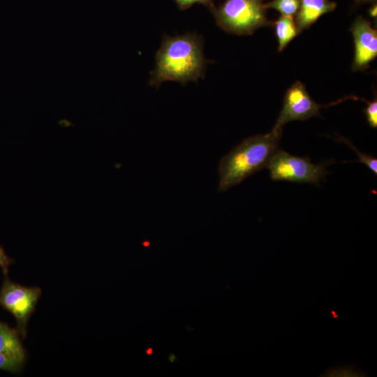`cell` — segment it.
Masks as SVG:
<instances>
[{"label": "cell", "instance_id": "obj_12", "mask_svg": "<svg viewBox=\"0 0 377 377\" xmlns=\"http://www.w3.org/2000/svg\"><path fill=\"white\" fill-rule=\"evenodd\" d=\"M24 363L12 358L9 356L0 353V369L10 373H19Z\"/></svg>", "mask_w": 377, "mask_h": 377}, {"label": "cell", "instance_id": "obj_16", "mask_svg": "<svg viewBox=\"0 0 377 377\" xmlns=\"http://www.w3.org/2000/svg\"><path fill=\"white\" fill-rule=\"evenodd\" d=\"M327 375L330 376H357L359 373L353 369L341 368L340 369H334L328 371Z\"/></svg>", "mask_w": 377, "mask_h": 377}, {"label": "cell", "instance_id": "obj_17", "mask_svg": "<svg viewBox=\"0 0 377 377\" xmlns=\"http://www.w3.org/2000/svg\"><path fill=\"white\" fill-rule=\"evenodd\" d=\"M13 262V260L6 255L4 249L0 246V267L5 274L8 272V267Z\"/></svg>", "mask_w": 377, "mask_h": 377}, {"label": "cell", "instance_id": "obj_14", "mask_svg": "<svg viewBox=\"0 0 377 377\" xmlns=\"http://www.w3.org/2000/svg\"><path fill=\"white\" fill-rule=\"evenodd\" d=\"M367 105L364 112L365 113L367 121L371 128H376L377 127V99L375 97L371 101H367Z\"/></svg>", "mask_w": 377, "mask_h": 377}, {"label": "cell", "instance_id": "obj_1", "mask_svg": "<svg viewBox=\"0 0 377 377\" xmlns=\"http://www.w3.org/2000/svg\"><path fill=\"white\" fill-rule=\"evenodd\" d=\"M207 61L203 40L195 33L163 37L156 54V64L149 80L158 87L166 81L186 84L203 77Z\"/></svg>", "mask_w": 377, "mask_h": 377}, {"label": "cell", "instance_id": "obj_9", "mask_svg": "<svg viewBox=\"0 0 377 377\" xmlns=\"http://www.w3.org/2000/svg\"><path fill=\"white\" fill-rule=\"evenodd\" d=\"M18 331L0 321V353L24 363L26 351Z\"/></svg>", "mask_w": 377, "mask_h": 377}, {"label": "cell", "instance_id": "obj_10", "mask_svg": "<svg viewBox=\"0 0 377 377\" xmlns=\"http://www.w3.org/2000/svg\"><path fill=\"white\" fill-rule=\"evenodd\" d=\"M275 34L278 40L279 51L281 52L299 34L294 17L281 15L274 22Z\"/></svg>", "mask_w": 377, "mask_h": 377}, {"label": "cell", "instance_id": "obj_6", "mask_svg": "<svg viewBox=\"0 0 377 377\" xmlns=\"http://www.w3.org/2000/svg\"><path fill=\"white\" fill-rule=\"evenodd\" d=\"M323 106L314 101L305 86L297 81L286 91L282 109L274 126L282 128L289 121L320 116V109Z\"/></svg>", "mask_w": 377, "mask_h": 377}, {"label": "cell", "instance_id": "obj_20", "mask_svg": "<svg viewBox=\"0 0 377 377\" xmlns=\"http://www.w3.org/2000/svg\"><path fill=\"white\" fill-rule=\"evenodd\" d=\"M145 353L147 354V355H151V353H152V348H148L145 350Z\"/></svg>", "mask_w": 377, "mask_h": 377}, {"label": "cell", "instance_id": "obj_13", "mask_svg": "<svg viewBox=\"0 0 377 377\" xmlns=\"http://www.w3.org/2000/svg\"><path fill=\"white\" fill-rule=\"evenodd\" d=\"M340 140H343V142L348 145L351 148L354 149V151L356 152L357 156H359V159L357 161L361 162L367 165V167L374 173L376 175L377 174V159L374 158L372 156L363 154L360 152V151L355 148L350 142L346 140V139L343 138H340Z\"/></svg>", "mask_w": 377, "mask_h": 377}, {"label": "cell", "instance_id": "obj_15", "mask_svg": "<svg viewBox=\"0 0 377 377\" xmlns=\"http://www.w3.org/2000/svg\"><path fill=\"white\" fill-rule=\"evenodd\" d=\"M178 7L182 10H185L195 3H202L208 7L212 12L215 7L212 0H175Z\"/></svg>", "mask_w": 377, "mask_h": 377}, {"label": "cell", "instance_id": "obj_3", "mask_svg": "<svg viewBox=\"0 0 377 377\" xmlns=\"http://www.w3.org/2000/svg\"><path fill=\"white\" fill-rule=\"evenodd\" d=\"M265 0H224L212 11L216 22L224 31L237 35H250L256 29L270 26Z\"/></svg>", "mask_w": 377, "mask_h": 377}, {"label": "cell", "instance_id": "obj_11", "mask_svg": "<svg viewBox=\"0 0 377 377\" xmlns=\"http://www.w3.org/2000/svg\"><path fill=\"white\" fill-rule=\"evenodd\" d=\"M300 0H272L265 3L267 9L272 8L281 15L295 17L300 8Z\"/></svg>", "mask_w": 377, "mask_h": 377}, {"label": "cell", "instance_id": "obj_19", "mask_svg": "<svg viewBox=\"0 0 377 377\" xmlns=\"http://www.w3.org/2000/svg\"><path fill=\"white\" fill-rule=\"evenodd\" d=\"M356 3L360 4L369 3H376V0H355Z\"/></svg>", "mask_w": 377, "mask_h": 377}, {"label": "cell", "instance_id": "obj_4", "mask_svg": "<svg viewBox=\"0 0 377 377\" xmlns=\"http://www.w3.org/2000/svg\"><path fill=\"white\" fill-rule=\"evenodd\" d=\"M267 168L272 180L309 183L316 186L328 174L325 163L315 164L309 157L294 156L280 149L273 156Z\"/></svg>", "mask_w": 377, "mask_h": 377}, {"label": "cell", "instance_id": "obj_7", "mask_svg": "<svg viewBox=\"0 0 377 377\" xmlns=\"http://www.w3.org/2000/svg\"><path fill=\"white\" fill-rule=\"evenodd\" d=\"M355 43L353 71H364L377 55V31L366 18L357 17L350 28Z\"/></svg>", "mask_w": 377, "mask_h": 377}, {"label": "cell", "instance_id": "obj_8", "mask_svg": "<svg viewBox=\"0 0 377 377\" xmlns=\"http://www.w3.org/2000/svg\"><path fill=\"white\" fill-rule=\"evenodd\" d=\"M300 8L295 15L299 33L309 28L323 15L333 11L337 3L330 0H300Z\"/></svg>", "mask_w": 377, "mask_h": 377}, {"label": "cell", "instance_id": "obj_18", "mask_svg": "<svg viewBox=\"0 0 377 377\" xmlns=\"http://www.w3.org/2000/svg\"><path fill=\"white\" fill-rule=\"evenodd\" d=\"M369 13L372 17L376 16V3H373L372 7L369 9Z\"/></svg>", "mask_w": 377, "mask_h": 377}, {"label": "cell", "instance_id": "obj_2", "mask_svg": "<svg viewBox=\"0 0 377 377\" xmlns=\"http://www.w3.org/2000/svg\"><path fill=\"white\" fill-rule=\"evenodd\" d=\"M281 135L282 128L274 126L268 133L247 138L223 156L219 165L218 191H226L267 168L279 150Z\"/></svg>", "mask_w": 377, "mask_h": 377}, {"label": "cell", "instance_id": "obj_5", "mask_svg": "<svg viewBox=\"0 0 377 377\" xmlns=\"http://www.w3.org/2000/svg\"><path fill=\"white\" fill-rule=\"evenodd\" d=\"M41 295L38 287H25L5 277L0 289V306L15 318L17 330L25 338L29 320Z\"/></svg>", "mask_w": 377, "mask_h": 377}]
</instances>
